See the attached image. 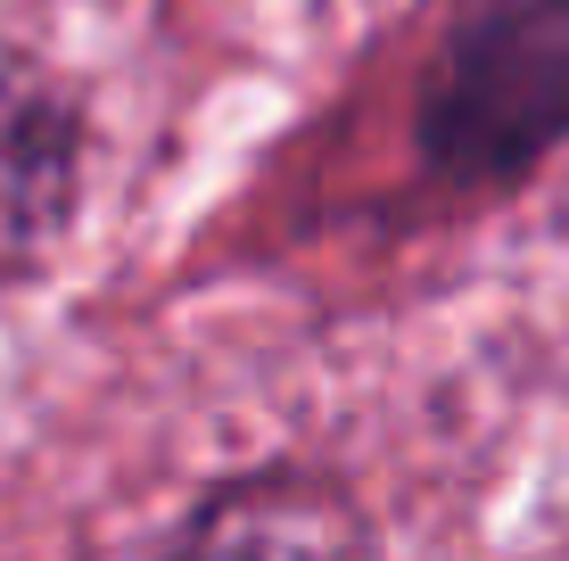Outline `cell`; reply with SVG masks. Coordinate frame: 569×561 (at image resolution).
Listing matches in <instances>:
<instances>
[{"label":"cell","instance_id":"1","mask_svg":"<svg viewBox=\"0 0 569 561\" xmlns=\"http://www.w3.org/2000/svg\"><path fill=\"white\" fill-rule=\"evenodd\" d=\"M569 141V0H487L421 100V149L455 182H503Z\"/></svg>","mask_w":569,"mask_h":561},{"label":"cell","instance_id":"2","mask_svg":"<svg viewBox=\"0 0 569 561\" xmlns=\"http://www.w3.org/2000/svg\"><path fill=\"white\" fill-rule=\"evenodd\" d=\"M141 561H371V537L339 488L264 471L190 504Z\"/></svg>","mask_w":569,"mask_h":561},{"label":"cell","instance_id":"3","mask_svg":"<svg viewBox=\"0 0 569 561\" xmlns=\"http://www.w3.org/2000/svg\"><path fill=\"white\" fill-rule=\"evenodd\" d=\"M83 124L42 58L0 42V273L33 264L74 216Z\"/></svg>","mask_w":569,"mask_h":561}]
</instances>
